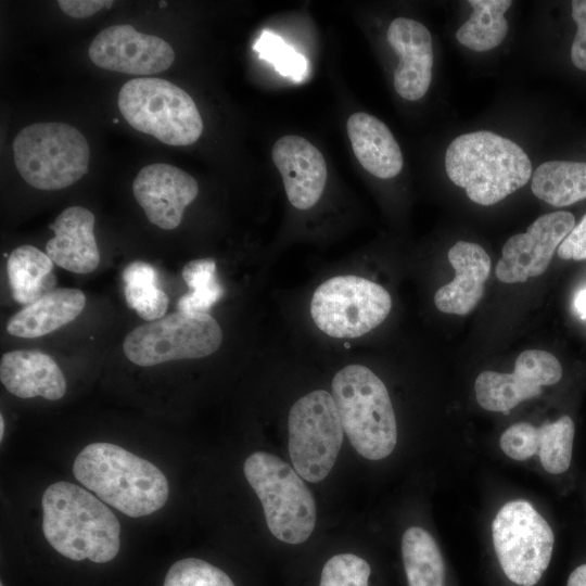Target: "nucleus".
Returning a JSON list of instances; mask_svg holds the SVG:
<instances>
[{"mask_svg": "<svg viewBox=\"0 0 586 586\" xmlns=\"http://www.w3.org/2000/svg\"><path fill=\"white\" fill-rule=\"evenodd\" d=\"M94 215L82 206L65 208L49 227L54 237L46 244L51 260L68 271L89 273L100 263L93 233Z\"/></svg>", "mask_w": 586, "mask_h": 586, "instance_id": "19", "label": "nucleus"}, {"mask_svg": "<svg viewBox=\"0 0 586 586\" xmlns=\"http://www.w3.org/2000/svg\"><path fill=\"white\" fill-rule=\"evenodd\" d=\"M254 49L262 59L275 64L281 75L295 81H302L308 73L307 60L270 31H263Z\"/></svg>", "mask_w": 586, "mask_h": 586, "instance_id": "29", "label": "nucleus"}, {"mask_svg": "<svg viewBox=\"0 0 586 586\" xmlns=\"http://www.w3.org/2000/svg\"><path fill=\"white\" fill-rule=\"evenodd\" d=\"M13 160L21 177L40 190H60L88 171L89 144L74 126L36 123L23 128L13 141Z\"/></svg>", "mask_w": 586, "mask_h": 586, "instance_id": "6", "label": "nucleus"}, {"mask_svg": "<svg viewBox=\"0 0 586 586\" xmlns=\"http://www.w3.org/2000/svg\"><path fill=\"white\" fill-rule=\"evenodd\" d=\"M0 380L11 394L21 398L41 396L58 400L66 392L65 377L56 361L36 349H18L3 354Z\"/></svg>", "mask_w": 586, "mask_h": 586, "instance_id": "20", "label": "nucleus"}, {"mask_svg": "<svg viewBox=\"0 0 586 586\" xmlns=\"http://www.w3.org/2000/svg\"><path fill=\"white\" fill-rule=\"evenodd\" d=\"M575 226L572 213L558 211L535 219L523 233L512 235L502 247L495 275L504 283L525 282L543 275L555 251Z\"/></svg>", "mask_w": 586, "mask_h": 586, "instance_id": "13", "label": "nucleus"}, {"mask_svg": "<svg viewBox=\"0 0 586 586\" xmlns=\"http://www.w3.org/2000/svg\"><path fill=\"white\" fill-rule=\"evenodd\" d=\"M386 39L398 54L394 88L408 101L421 99L430 88L433 71V46L429 29L420 22L397 17L388 26Z\"/></svg>", "mask_w": 586, "mask_h": 586, "instance_id": "17", "label": "nucleus"}, {"mask_svg": "<svg viewBox=\"0 0 586 586\" xmlns=\"http://www.w3.org/2000/svg\"><path fill=\"white\" fill-rule=\"evenodd\" d=\"M500 448L514 460H526L538 453V428L527 422L510 425L500 436Z\"/></svg>", "mask_w": 586, "mask_h": 586, "instance_id": "33", "label": "nucleus"}, {"mask_svg": "<svg viewBox=\"0 0 586 586\" xmlns=\"http://www.w3.org/2000/svg\"><path fill=\"white\" fill-rule=\"evenodd\" d=\"M243 471L271 534L292 545L305 542L315 528L316 504L295 469L270 453L256 451L247 457Z\"/></svg>", "mask_w": 586, "mask_h": 586, "instance_id": "5", "label": "nucleus"}, {"mask_svg": "<svg viewBox=\"0 0 586 586\" xmlns=\"http://www.w3.org/2000/svg\"><path fill=\"white\" fill-rule=\"evenodd\" d=\"M163 586H234V584L224 571L213 564L187 558L169 568Z\"/></svg>", "mask_w": 586, "mask_h": 586, "instance_id": "30", "label": "nucleus"}, {"mask_svg": "<svg viewBox=\"0 0 586 586\" xmlns=\"http://www.w3.org/2000/svg\"><path fill=\"white\" fill-rule=\"evenodd\" d=\"M123 280L125 284L132 282L157 283V273L150 264L144 262H133L124 269Z\"/></svg>", "mask_w": 586, "mask_h": 586, "instance_id": "37", "label": "nucleus"}, {"mask_svg": "<svg viewBox=\"0 0 586 586\" xmlns=\"http://www.w3.org/2000/svg\"><path fill=\"white\" fill-rule=\"evenodd\" d=\"M85 305L86 297L80 290L55 289L14 314L7 323V331L17 337H39L73 321Z\"/></svg>", "mask_w": 586, "mask_h": 586, "instance_id": "22", "label": "nucleus"}, {"mask_svg": "<svg viewBox=\"0 0 586 586\" xmlns=\"http://www.w3.org/2000/svg\"><path fill=\"white\" fill-rule=\"evenodd\" d=\"M3 434H4V420H3V416L1 415L0 416V440H2Z\"/></svg>", "mask_w": 586, "mask_h": 586, "instance_id": "40", "label": "nucleus"}, {"mask_svg": "<svg viewBox=\"0 0 586 586\" xmlns=\"http://www.w3.org/2000/svg\"><path fill=\"white\" fill-rule=\"evenodd\" d=\"M135 199L148 219L164 230L177 228L184 208L196 198V180L184 170L165 163L150 164L132 183Z\"/></svg>", "mask_w": 586, "mask_h": 586, "instance_id": "15", "label": "nucleus"}, {"mask_svg": "<svg viewBox=\"0 0 586 586\" xmlns=\"http://www.w3.org/2000/svg\"><path fill=\"white\" fill-rule=\"evenodd\" d=\"M271 154L290 203L302 211L313 207L327 182V164L321 152L305 138L288 135L275 142Z\"/></svg>", "mask_w": 586, "mask_h": 586, "instance_id": "16", "label": "nucleus"}, {"mask_svg": "<svg viewBox=\"0 0 586 586\" xmlns=\"http://www.w3.org/2000/svg\"><path fill=\"white\" fill-rule=\"evenodd\" d=\"M88 52L101 68L137 76L164 72L175 60L173 48L164 39L140 33L128 24L101 30Z\"/></svg>", "mask_w": 586, "mask_h": 586, "instance_id": "14", "label": "nucleus"}, {"mask_svg": "<svg viewBox=\"0 0 586 586\" xmlns=\"http://www.w3.org/2000/svg\"><path fill=\"white\" fill-rule=\"evenodd\" d=\"M370 573L371 569L362 558L340 553L323 565L320 586H368Z\"/></svg>", "mask_w": 586, "mask_h": 586, "instance_id": "31", "label": "nucleus"}, {"mask_svg": "<svg viewBox=\"0 0 586 586\" xmlns=\"http://www.w3.org/2000/svg\"><path fill=\"white\" fill-rule=\"evenodd\" d=\"M574 422L569 416H562L553 422L538 428V456L543 468L551 474L565 472L572 460Z\"/></svg>", "mask_w": 586, "mask_h": 586, "instance_id": "28", "label": "nucleus"}, {"mask_svg": "<svg viewBox=\"0 0 586 586\" xmlns=\"http://www.w3.org/2000/svg\"><path fill=\"white\" fill-rule=\"evenodd\" d=\"M402 553L408 586H444L445 565L440 548L424 528L405 531Z\"/></svg>", "mask_w": 586, "mask_h": 586, "instance_id": "26", "label": "nucleus"}, {"mask_svg": "<svg viewBox=\"0 0 586 586\" xmlns=\"http://www.w3.org/2000/svg\"><path fill=\"white\" fill-rule=\"evenodd\" d=\"M160 7H161V8H165V7H166V2H165V1L161 2V3H160Z\"/></svg>", "mask_w": 586, "mask_h": 586, "instance_id": "41", "label": "nucleus"}, {"mask_svg": "<svg viewBox=\"0 0 586 586\" xmlns=\"http://www.w3.org/2000/svg\"><path fill=\"white\" fill-rule=\"evenodd\" d=\"M1 586H3V585L1 584Z\"/></svg>", "mask_w": 586, "mask_h": 586, "instance_id": "42", "label": "nucleus"}, {"mask_svg": "<svg viewBox=\"0 0 586 586\" xmlns=\"http://www.w3.org/2000/svg\"><path fill=\"white\" fill-rule=\"evenodd\" d=\"M221 342V328L209 314L178 310L131 330L123 349L135 365L151 367L209 356Z\"/></svg>", "mask_w": 586, "mask_h": 586, "instance_id": "8", "label": "nucleus"}, {"mask_svg": "<svg viewBox=\"0 0 586 586\" xmlns=\"http://www.w3.org/2000/svg\"><path fill=\"white\" fill-rule=\"evenodd\" d=\"M346 130L354 154L361 166L377 178L397 176L404 164L398 143L387 126L364 112L351 115Z\"/></svg>", "mask_w": 586, "mask_h": 586, "instance_id": "21", "label": "nucleus"}, {"mask_svg": "<svg viewBox=\"0 0 586 586\" xmlns=\"http://www.w3.org/2000/svg\"><path fill=\"white\" fill-rule=\"evenodd\" d=\"M118 109L136 130L169 145L194 143L203 131V120L192 98L165 79L140 77L123 85Z\"/></svg>", "mask_w": 586, "mask_h": 586, "instance_id": "7", "label": "nucleus"}, {"mask_svg": "<svg viewBox=\"0 0 586 586\" xmlns=\"http://www.w3.org/2000/svg\"><path fill=\"white\" fill-rule=\"evenodd\" d=\"M448 260L455 269V278L436 291L434 304L445 314L468 315L484 294L491 258L481 245L458 241L449 249Z\"/></svg>", "mask_w": 586, "mask_h": 586, "instance_id": "18", "label": "nucleus"}, {"mask_svg": "<svg viewBox=\"0 0 586 586\" xmlns=\"http://www.w3.org/2000/svg\"><path fill=\"white\" fill-rule=\"evenodd\" d=\"M73 473L103 502L131 518L157 511L169 494L167 479L156 466L111 443L87 445L77 455Z\"/></svg>", "mask_w": 586, "mask_h": 586, "instance_id": "2", "label": "nucleus"}, {"mask_svg": "<svg viewBox=\"0 0 586 586\" xmlns=\"http://www.w3.org/2000/svg\"><path fill=\"white\" fill-rule=\"evenodd\" d=\"M445 170L468 198L493 205L515 192L532 178V163L512 140L491 131L468 132L455 138L445 153Z\"/></svg>", "mask_w": 586, "mask_h": 586, "instance_id": "3", "label": "nucleus"}, {"mask_svg": "<svg viewBox=\"0 0 586 586\" xmlns=\"http://www.w3.org/2000/svg\"><path fill=\"white\" fill-rule=\"evenodd\" d=\"M561 378L562 367L551 353L527 349L517 357L512 373L481 372L474 383L475 396L485 410L509 413L521 402L538 396L543 386L553 385Z\"/></svg>", "mask_w": 586, "mask_h": 586, "instance_id": "12", "label": "nucleus"}, {"mask_svg": "<svg viewBox=\"0 0 586 586\" xmlns=\"http://www.w3.org/2000/svg\"><path fill=\"white\" fill-rule=\"evenodd\" d=\"M557 253L560 258L565 260L586 259V214L565 237Z\"/></svg>", "mask_w": 586, "mask_h": 586, "instance_id": "35", "label": "nucleus"}, {"mask_svg": "<svg viewBox=\"0 0 586 586\" xmlns=\"http://www.w3.org/2000/svg\"><path fill=\"white\" fill-rule=\"evenodd\" d=\"M574 307L582 319H586V289L581 291L574 300Z\"/></svg>", "mask_w": 586, "mask_h": 586, "instance_id": "39", "label": "nucleus"}, {"mask_svg": "<svg viewBox=\"0 0 586 586\" xmlns=\"http://www.w3.org/2000/svg\"><path fill=\"white\" fill-rule=\"evenodd\" d=\"M494 548L506 576L533 586L549 565L555 536L548 522L523 499L508 501L492 523Z\"/></svg>", "mask_w": 586, "mask_h": 586, "instance_id": "9", "label": "nucleus"}, {"mask_svg": "<svg viewBox=\"0 0 586 586\" xmlns=\"http://www.w3.org/2000/svg\"><path fill=\"white\" fill-rule=\"evenodd\" d=\"M568 586H586V564L577 566L570 574Z\"/></svg>", "mask_w": 586, "mask_h": 586, "instance_id": "38", "label": "nucleus"}, {"mask_svg": "<svg viewBox=\"0 0 586 586\" xmlns=\"http://www.w3.org/2000/svg\"><path fill=\"white\" fill-rule=\"evenodd\" d=\"M53 262L39 249L22 245L13 250L7 262V272L13 300L29 305L52 291L55 278Z\"/></svg>", "mask_w": 586, "mask_h": 586, "instance_id": "23", "label": "nucleus"}, {"mask_svg": "<svg viewBox=\"0 0 586 586\" xmlns=\"http://www.w3.org/2000/svg\"><path fill=\"white\" fill-rule=\"evenodd\" d=\"M572 18L577 30L571 47V60L575 67L586 72V0L572 1Z\"/></svg>", "mask_w": 586, "mask_h": 586, "instance_id": "34", "label": "nucleus"}, {"mask_svg": "<svg viewBox=\"0 0 586 586\" xmlns=\"http://www.w3.org/2000/svg\"><path fill=\"white\" fill-rule=\"evenodd\" d=\"M41 506L44 537L62 556L104 563L118 553L119 522L88 491L69 482H56L44 491Z\"/></svg>", "mask_w": 586, "mask_h": 586, "instance_id": "1", "label": "nucleus"}, {"mask_svg": "<svg viewBox=\"0 0 586 586\" xmlns=\"http://www.w3.org/2000/svg\"><path fill=\"white\" fill-rule=\"evenodd\" d=\"M334 399L344 432L362 457L380 460L392 454L397 424L385 384L369 368L348 365L332 381Z\"/></svg>", "mask_w": 586, "mask_h": 586, "instance_id": "4", "label": "nucleus"}, {"mask_svg": "<svg viewBox=\"0 0 586 586\" xmlns=\"http://www.w3.org/2000/svg\"><path fill=\"white\" fill-rule=\"evenodd\" d=\"M215 270L216 264L211 258L193 259L184 265L181 276L190 291L178 300V310L207 313L220 300L224 291Z\"/></svg>", "mask_w": 586, "mask_h": 586, "instance_id": "27", "label": "nucleus"}, {"mask_svg": "<svg viewBox=\"0 0 586 586\" xmlns=\"http://www.w3.org/2000/svg\"><path fill=\"white\" fill-rule=\"evenodd\" d=\"M127 305L146 321H155L165 316L168 297L157 283L132 282L125 284Z\"/></svg>", "mask_w": 586, "mask_h": 586, "instance_id": "32", "label": "nucleus"}, {"mask_svg": "<svg viewBox=\"0 0 586 586\" xmlns=\"http://www.w3.org/2000/svg\"><path fill=\"white\" fill-rule=\"evenodd\" d=\"M288 426L289 454L295 471L311 483L326 479L344 435L332 394L315 390L297 399L290 409Z\"/></svg>", "mask_w": 586, "mask_h": 586, "instance_id": "11", "label": "nucleus"}, {"mask_svg": "<svg viewBox=\"0 0 586 586\" xmlns=\"http://www.w3.org/2000/svg\"><path fill=\"white\" fill-rule=\"evenodd\" d=\"M59 7L68 16L75 18H86L102 8H111L113 1L106 0H59Z\"/></svg>", "mask_w": 586, "mask_h": 586, "instance_id": "36", "label": "nucleus"}, {"mask_svg": "<svg viewBox=\"0 0 586 586\" xmlns=\"http://www.w3.org/2000/svg\"><path fill=\"white\" fill-rule=\"evenodd\" d=\"M392 308L390 293L364 277L335 276L321 283L313 294L310 315L327 335L358 337L378 326Z\"/></svg>", "mask_w": 586, "mask_h": 586, "instance_id": "10", "label": "nucleus"}, {"mask_svg": "<svg viewBox=\"0 0 586 586\" xmlns=\"http://www.w3.org/2000/svg\"><path fill=\"white\" fill-rule=\"evenodd\" d=\"M531 179L534 195L556 207L586 199V162L548 161L535 169Z\"/></svg>", "mask_w": 586, "mask_h": 586, "instance_id": "24", "label": "nucleus"}, {"mask_svg": "<svg viewBox=\"0 0 586 586\" xmlns=\"http://www.w3.org/2000/svg\"><path fill=\"white\" fill-rule=\"evenodd\" d=\"M473 11L456 33L457 40L476 52L492 50L499 46L508 34L506 11L510 0H469Z\"/></svg>", "mask_w": 586, "mask_h": 586, "instance_id": "25", "label": "nucleus"}]
</instances>
